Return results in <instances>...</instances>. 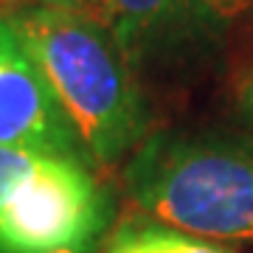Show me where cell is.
I'll use <instances>...</instances> for the list:
<instances>
[{
	"label": "cell",
	"mask_w": 253,
	"mask_h": 253,
	"mask_svg": "<svg viewBox=\"0 0 253 253\" xmlns=\"http://www.w3.org/2000/svg\"><path fill=\"white\" fill-rule=\"evenodd\" d=\"M6 20L71 121L87 166H116L144 144V87L99 20L51 6H23Z\"/></svg>",
	"instance_id": "cell-1"
},
{
	"label": "cell",
	"mask_w": 253,
	"mask_h": 253,
	"mask_svg": "<svg viewBox=\"0 0 253 253\" xmlns=\"http://www.w3.org/2000/svg\"><path fill=\"white\" fill-rule=\"evenodd\" d=\"M126 194L158 225L253 245V135L225 126L146 135L124 166Z\"/></svg>",
	"instance_id": "cell-2"
},
{
	"label": "cell",
	"mask_w": 253,
	"mask_h": 253,
	"mask_svg": "<svg viewBox=\"0 0 253 253\" xmlns=\"http://www.w3.org/2000/svg\"><path fill=\"white\" fill-rule=\"evenodd\" d=\"M113 217L107 189L76 158H40L0 206V253H90Z\"/></svg>",
	"instance_id": "cell-3"
},
{
	"label": "cell",
	"mask_w": 253,
	"mask_h": 253,
	"mask_svg": "<svg viewBox=\"0 0 253 253\" xmlns=\"http://www.w3.org/2000/svg\"><path fill=\"white\" fill-rule=\"evenodd\" d=\"M84 14L113 34L144 87L208 62L245 9L236 0H90Z\"/></svg>",
	"instance_id": "cell-4"
},
{
	"label": "cell",
	"mask_w": 253,
	"mask_h": 253,
	"mask_svg": "<svg viewBox=\"0 0 253 253\" xmlns=\"http://www.w3.org/2000/svg\"><path fill=\"white\" fill-rule=\"evenodd\" d=\"M0 146L40 158L82 161L71 121L56 104L45 76L17 42L11 26L0 45Z\"/></svg>",
	"instance_id": "cell-5"
},
{
	"label": "cell",
	"mask_w": 253,
	"mask_h": 253,
	"mask_svg": "<svg viewBox=\"0 0 253 253\" xmlns=\"http://www.w3.org/2000/svg\"><path fill=\"white\" fill-rule=\"evenodd\" d=\"M107 253H234L217 242L183 234L166 225H129L121 228Z\"/></svg>",
	"instance_id": "cell-6"
},
{
	"label": "cell",
	"mask_w": 253,
	"mask_h": 253,
	"mask_svg": "<svg viewBox=\"0 0 253 253\" xmlns=\"http://www.w3.org/2000/svg\"><path fill=\"white\" fill-rule=\"evenodd\" d=\"M37 161H40V155L23 152V149H3L0 146V206L14 191V186L34 169Z\"/></svg>",
	"instance_id": "cell-7"
},
{
	"label": "cell",
	"mask_w": 253,
	"mask_h": 253,
	"mask_svg": "<svg viewBox=\"0 0 253 253\" xmlns=\"http://www.w3.org/2000/svg\"><path fill=\"white\" fill-rule=\"evenodd\" d=\"M231 113H234L236 126L253 135V62L239 73L231 90Z\"/></svg>",
	"instance_id": "cell-8"
},
{
	"label": "cell",
	"mask_w": 253,
	"mask_h": 253,
	"mask_svg": "<svg viewBox=\"0 0 253 253\" xmlns=\"http://www.w3.org/2000/svg\"><path fill=\"white\" fill-rule=\"evenodd\" d=\"M31 6H51V9H76L84 11L90 6V0H28Z\"/></svg>",
	"instance_id": "cell-9"
},
{
	"label": "cell",
	"mask_w": 253,
	"mask_h": 253,
	"mask_svg": "<svg viewBox=\"0 0 253 253\" xmlns=\"http://www.w3.org/2000/svg\"><path fill=\"white\" fill-rule=\"evenodd\" d=\"M6 37H9V20H6V14H0V45Z\"/></svg>",
	"instance_id": "cell-10"
},
{
	"label": "cell",
	"mask_w": 253,
	"mask_h": 253,
	"mask_svg": "<svg viewBox=\"0 0 253 253\" xmlns=\"http://www.w3.org/2000/svg\"><path fill=\"white\" fill-rule=\"evenodd\" d=\"M236 3H239L245 11H251V9H253V0H236Z\"/></svg>",
	"instance_id": "cell-11"
}]
</instances>
